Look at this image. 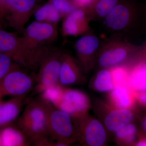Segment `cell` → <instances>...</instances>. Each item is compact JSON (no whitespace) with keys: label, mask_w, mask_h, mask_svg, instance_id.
Segmentation results:
<instances>
[{"label":"cell","mask_w":146,"mask_h":146,"mask_svg":"<svg viewBox=\"0 0 146 146\" xmlns=\"http://www.w3.org/2000/svg\"><path fill=\"white\" fill-rule=\"evenodd\" d=\"M106 106L107 110L103 114L102 122L107 131L115 133L133 121L134 114L130 109Z\"/></svg>","instance_id":"9a60e30c"},{"label":"cell","mask_w":146,"mask_h":146,"mask_svg":"<svg viewBox=\"0 0 146 146\" xmlns=\"http://www.w3.org/2000/svg\"><path fill=\"white\" fill-rule=\"evenodd\" d=\"M52 4L63 18L76 8L72 2L69 0H52Z\"/></svg>","instance_id":"d4e9b609"},{"label":"cell","mask_w":146,"mask_h":146,"mask_svg":"<svg viewBox=\"0 0 146 146\" xmlns=\"http://www.w3.org/2000/svg\"><path fill=\"white\" fill-rule=\"evenodd\" d=\"M35 3V0H8L5 13L8 25L21 31L31 16Z\"/></svg>","instance_id":"7c38bea8"},{"label":"cell","mask_w":146,"mask_h":146,"mask_svg":"<svg viewBox=\"0 0 146 146\" xmlns=\"http://www.w3.org/2000/svg\"><path fill=\"white\" fill-rule=\"evenodd\" d=\"M48 101L41 97L29 100L17 125L28 138L30 144L48 136Z\"/></svg>","instance_id":"3957f363"},{"label":"cell","mask_w":146,"mask_h":146,"mask_svg":"<svg viewBox=\"0 0 146 146\" xmlns=\"http://www.w3.org/2000/svg\"><path fill=\"white\" fill-rule=\"evenodd\" d=\"M101 42L98 36L91 30L79 37L75 43L77 60L85 74L94 68Z\"/></svg>","instance_id":"8fae6325"},{"label":"cell","mask_w":146,"mask_h":146,"mask_svg":"<svg viewBox=\"0 0 146 146\" xmlns=\"http://www.w3.org/2000/svg\"><path fill=\"white\" fill-rule=\"evenodd\" d=\"M131 89L126 86H116L108 94L110 105L120 108L129 109L133 100Z\"/></svg>","instance_id":"d6986e66"},{"label":"cell","mask_w":146,"mask_h":146,"mask_svg":"<svg viewBox=\"0 0 146 146\" xmlns=\"http://www.w3.org/2000/svg\"><path fill=\"white\" fill-rule=\"evenodd\" d=\"M36 21L57 24L62 16L52 4L43 6L34 13Z\"/></svg>","instance_id":"7402d4cb"},{"label":"cell","mask_w":146,"mask_h":146,"mask_svg":"<svg viewBox=\"0 0 146 146\" xmlns=\"http://www.w3.org/2000/svg\"><path fill=\"white\" fill-rule=\"evenodd\" d=\"M26 97H13L0 102V129L12 124L19 117Z\"/></svg>","instance_id":"2e32d148"},{"label":"cell","mask_w":146,"mask_h":146,"mask_svg":"<svg viewBox=\"0 0 146 146\" xmlns=\"http://www.w3.org/2000/svg\"><path fill=\"white\" fill-rule=\"evenodd\" d=\"M140 48V45L134 44L122 36L111 35L101 42L94 68L98 70L111 69L129 65L135 59Z\"/></svg>","instance_id":"7a4b0ae2"},{"label":"cell","mask_w":146,"mask_h":146,"mask_svg":"<svg viewBox=\"0 0 146 146\" xmlns=\"http://www.w3.org/2000/svg\"><path fill=\"white\" fill-rule=\"evenodd\" d=\"M74 121L77 130L78 141L82 145L103 146L106 144L107 131L99 120L88 114Z\"/></svg>","instance_id":"9c48e42d"},{"label":"cell","mask_w":146,"mask_h":146,"mask_svg":"<svg viewBox=\"0 0 146 146\" xmlns=\"http://www.w3.org/2000/svg\"><path fill=\"white\" fill-rule=\"evenodd\" d=\"M61 50L48 48L38 65L35 74V92L42 94L51 87L58 85L61 59Z\"/></svg>","instance_id":"8992f818"},{"label":"cell","mask_w":146,"mask_h":146,"mask_svg":"<svg viewBox=\"0 0 146 146\" xmlns=\"http://www.w3.org/2000/svg\"><path fill=\"white\" fill-rule=\"evenodd\" d=\"M90 22L85 9L76 8L64 17L62 34L64 36L83 35L91 30Z\"/></svg>","instance_id":"5bb4252c"},{"label":"cell","mask_w":146,"mask_h":146,"mask_svg":"<svg viewBox=\"0 0 146 146\" xmlns=\"http://www.w3.org/2000/svg\"><path fill=\"white\" fill-rule=\"evenodd\" d=\"M110 69L115 86H128V68L127 66L120 65Z\"/></svg>","instance_id":"cb8c5ba5"},{"label":"cell","mask_w":146,"mask_h":146,"mask_svg":"<svg viewBox=\"0 0 146 146\" xmlns=\"http://www.w3.org/2000/svg\"><path fill=\"white\" fill-rule=\"evenodd\" d=\"M142 29L146 31V7H144Z\"/></svg>","instance_id":"4dcf8cb0"},{"label":"cell","mask_w":146,"mask_h":146,"mask_svg":"<svg viewBox=\"0 0 146 146\" xmlns=\"http://www.w3.org/2000/svg\"><path fill=\"white\" fill-rule=\"evenodd\" d=\"M94 0H72V2L76 8L86 9Z\"/></svg>","instance_id":"83f0119b"},{"label":"cell","mask_w":146,"mask_h":146,"mask_svg":"<svg viewBox=\"0 0 146 146\" xmlns=\"http://www.w3.org/2000/svg\"><path fill=\"white\" fill-rule=\"evenodd\" d=\"M8 0H0V6L2 9L3 11L5 16V10L6 9L7 4Z\"/></svg>","instance_id":"1f68e13d"},{"label":"cell","mask_w":146,"mask_h":146,"mask_svg":"<svg viewBox=\"0 0 146 146\" xmlns=\"http://www.w3.org/2000/svg\"><path fill=\"white\" fill-rule=\"evenodd\" d=\"M0 53L8 55L26 70H37L39 59V50L32 51L25 44L22 36L0 28Z\"/></svg>","instance_id":"277c9868"},{"label":"cell","mask_w":146,"mask_h":146,"mask_svg":"<svg viewBox=\"0 0 146 146\" xmlns=\"http://www.w3.org/2000/svg\"><path fill=\"white\" fill-rule=\"evenodd\" d=\"M137 128L133 124L127 125L116 131L115 137L117 143L121 145H129L134 142Z\"/></svg>","instance_id":"603a6c76"},{"label":"cell","mask_w":146,"mask_h":146,"mask_svg":"<svg viewBox=\"0 0 146 146\" xmlns=\"http://www.w3.org/2000/svg\"><path fill=\"white\" fill-rule=\"evenodd\" d=\"M143 10L134 0H119L103 19L105 28L111 35L128 39L142 29Z\"/></svg>","instance_id":"6da1fadb"},{"label":"cell","mask_w":146,"mask_h":146,"mask_svg":"<svg viewBox=\"0 0 146 146\" xmlns=\"http://www.w3.org/2000/svg\"><path fill=\"white\" fill-rule=\"evenodd\" d=\"M7 25L6 19L5 15L2 9L0 6V28L5 29Z\"/></svg>","instance_id":"f1b7e54d"},{"label":"cell","mask_w":146,"mask_h":146,"mask_svg":"<svg viewBox=\"0 0 146 146\" xmlns=\"http://www.w3.org/2000/svg\"><path fill=\"white\" fill-rule=\"evenodd\" d=\"M142 126L145 131H146V117L144 119L142 123Z\"/></svg>","instance_id":"836d02e7"},{"label":"cell","mask_w":146,"mask_h":146,"mask_svg":"<svg viewBox=\"0 0 146 146\" xmlns=\"http://www.w3.org/2000/svg\"><path fill=\"white\" fill-rule=\"evenodd\" d=\"M52 104L67 112L74 120L89 114L91 108L90 99L85 93L69 87H63L59 96Z\"/></svg>","instance_id":"ba28073f"},{"label":"cell","mask_w":146,"mask_h":146,"mask_svg":"<svg viewBox=\"0 0 146 146\" xmlns=\"http://www.w3.org/2000/svg\"><path fill=\"white\" fill-rule=\"evenodd\" d=\"M35 84V75H31L17 63L0 83V95L26 97Z\"/></svg>","instance_id":"52a82bcc"},{"label":"cell","mask_w":146,"mask_h":146,"mask_svg":"<svg viewBox=\"0 0 146 146\" xmlns=\"http://www.w3.org/2000/svg\"><path fill=\"white\" fill-rule=\"evenodd\" d=\"M90 86L95 91L100 93L109 92L115 87L110 69H101L93 77Z\"/></svg>","instance_id":"44dd1931"},{"label":"cell","mask_w":146,"mask_h":146,"mask_svg":"<svg viewBox=\"0 0 146 146\" xmlns=\"http://www.w3.org/2000/svg\"><path fill=\"white\" fill-rule=\"evenodd\" d=\"M58 35L57 24L36 21L27 27L22 36L29 49L36 51L55 41Z\"/></svg>","instance_id":"30bf717a"},{"label":"cell","mask_w":146,"mask_h":146,"mask_svg":"<svg viewBox=\"0 0 146 146\" xmlns=\"http://www.w3.org/2000/svg\"><path fill=\"white\" fill-rule=\"evenodd\" d=\"M138 61H146V39L140 45V50L133 63Z\"/></svg>","instance_id":"4316f807"},{"label":"cell","mask_w":146,"mask_h":146,"mask_svg":"<svg viewBox=\"0 0 146 146\" xmlns=\"http://www.w3.org/2000/svg\"><path fill=\"white\" fill-rule=\"evenodd\" d=\"M84 74L77 60L70 54L63 52L58 84L64 87L82 84L85 80Z\"/></svg>","instance_id":"4fadbf2b"},{"label":"cell","mask_w":146,"mask_h":146,"mask_svg":"<svg viewBox=\"0 0 146 146\" xmlns=\"http://www.w3.org/2000/svg\"><path fill=\"white\" fill-rule=\"evenodd\" d=\"M136 145L138 146H146V140H142L139 141L136 144Z\"/></svg>","instance_id":"d6a6232c"},{"label":"cell","mask_w":146,"mask_h":146,"mask_svg":"<svg viewBox=\"0 0 146 146\" xmlns=\"http://www.w3.org/2000/svg\"><path fill=\"white\" fill-rule=\"evenodd\" d=\"M48 136L56 146H68L78 141V133L72 117L48 101Z\"/></svg>","instance_id":"5b68a950"},{"label":"cell","mask_w":146,"mask_h":146,"mask_svg":"<svg viewBox=\"0 0 146 146\" xmlns=\"http://www.w3.org/2000/svg\"><path fill=\"white\" fill-rule=\"evenodd\" d=\"M127 66L128 86L134 91H146V61H136Z\"/></svg>","instance_id":"e0dca14e"},{"label":"cell","mask_w":146,"mask_h":146,"mask_svg":"<svg viewBox=\"0 0 146 146\" xmlns=\"http://www.w3.org/2000/svg\"><path fill=\"white\" fill-rule=\"evenodd\" d=\"M3 98V97L1 95H0V102L2 101V99Z\"/></svg>","instance_id":"e575fe53"},{"label":"cell","mask_w":146,"mask_h":146,"mask_svg":"<svg viewBox=\"0 0 146 146\" xmlns=\"http://www.w3.org/2000/svg\"><path fill=\"white\" fill-rule=\"evenodd\" d=\"M138 100L146 106V91L141 92L138 96Z\"/></svg>","instance_id":"f546056e"},{"label":"cell","mask_w":146,"mask_h":146,"mask_svg":"<svg viewBox=\"0 0 146 146\" xmlns=\"http://www.w3.org/2000/svg\"><path fill=\"white\" fill-rule=\"evenodd\" d=\"M0 133L1 146H27L30 144L21 129L12 124L1 129Z\"/></svg>","instance_id":"ac0fdd59"},{"label":"cell","mask_w":146,"mask_h":146,"mask_svg":"<svg viewBox=\"0 0 146 146\" xmlns=\"http://www.w3.org/2000/svg\"><path fill=\"white\" fill-rule=\"evenodd\" d=\"M16 63L8 55L0 53V83Z\"/></svg>","instance_id":"484cf974"},{"label":"cell","mask_w":146,"mask_h":146,"mask_svg":"<svg viewBox=\"0 0 146 146\" xmlns=\"http://www.w3.org/2000/svg\"><path fill=\"white\" fill-rule=\"evenodd\" d=\"M0 146H1V133H0Z\"/></svg>","instance_id":"d590c367"},{"label":"cell","mask_w":146,"mask_h":146,"mask_svg":"<svg viewBox=\"0 0 146 146\" xmlns=\"http://www.w3.org/2000/svg\"><path fill=\"white\" fill-rule=\"evenodd\" d=\"M119 0H94L85 9L90 21L103 20Z\"/></svg>","instance_id":"ffe728a7"}]
</instances>
